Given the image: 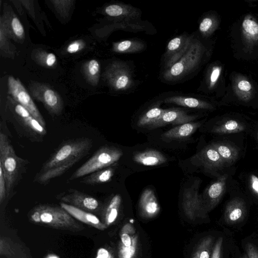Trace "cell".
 <instances>
[{
	"instance_id": "cell-17",
	"label": "cell",
	"mask_w": 258,
	"mask_h": 258,
	"mask_svg": "<svg viewBox=\"0 0 258 258\" xmlns=\"http://www.w3.org/2000/svg\"><path fill=\"white\" fill-rule=\"evenodd\" d=\"M139 208L142 215L147 218L154 217L159 213L160 206L154 191L151 188H146L142 192Z\"/></svg>"
},
{
	"instance_id": "cell-16",
	"label": "cell",
	"mask_w": 258,
	"mask_h": 258,
	"mask_svg": "<svg viewBox=\"0 0 258 258\" xmlns=\"http://www.w3.org/2000/svg\"><path fill=\"white\" fill-rule=\"evenodd\" d=\"M244 43L248 48L258 45V22L251 15H246L241 24Z\"/></svg>"
},
{
	"instance_id": "cell-46",
	"label": "cell",
	"mask_w": 258,
	"mask_h": 258,
	"mask_svg": "<svg viewBox=\"0 0 258 258\" xmlns=\"http://www.w3.org/2000/svg\"><path fill=\"white\" fill-rule=\"evenodd\" d=\"M49 258H58V257H57L56 256H51Z\"/></svg>"
},
{
	"instance_id": "cell-26",
	"label": "cell",
	"mask_w": 258,
	"mask_h": 258,
	"mask_svg": "<svg viewBox=\"0 0 258 258\" xmlns=\"http://www.w3.org/2000/svg\"><path fill=\"white\" fill-rule=\"evenodd\" d=\"M105 13L109 16L125 18H135L139 16L137 9L123 4H113L105 8Z\"/></svg>"
},
{
	"instance_id": "cell-22",
	"label": "cell",
	"mask_w": 258,
	"mask_h": 258,
	"mask_svg": "<svg viewBox=\"0 0 258 258\" xmlns=\"http://www.w3.org/2000/svg\"><path fill=\"white\" fill-rule=\"evenodd\" d=\"M218 152L225 166L233 164L239 157V151L235 146L226 142H217L211 144Z\"/></svg>"
},
{
	"instance_id": "cell-4",
	"label": "cell",
	"mask_w": 258,
	"mask_h": 258,
	"mask_svg": "<svg viewBox=\"0 0 258 258\" xmlns=\"http://www.w3.org/2000/svg\"><path fill=\"white\" fill-rule=\"evenodd\" d=\"M8 108L12 121L16 130L33 142H41L47 132L43 126L22 105L16 101L11 102Z\"/></svg>"
},
{
	"instance_id": "cell-25",
	"label": "cell",
	"mask_w": 258,
	"mask_h": 258,
	"mask_svg": "<svg viewBox=\"0 0 258 258\" xmlns=\"http://www.w3.org/2000/svg\"><path fill=\"white\" fill-rule=\"evenodd\" d=\"M40 99L51 114L59 115L61 113L62 104L60 98L53 90L45 89Z\"/></svg>"
},
{
	"instance_id": "cell-27",
	"label": "cell",
	"mask_w": 258,
	"mask_h": 258,
	"mask_svg": "<svg viewBox=\"0 0 258 258\" xmlns=\"http://www.w3.org/2000/svg\"><path fill=\"white\" fill-rule=\"evenodd\" d=\"M111 166L89 174L81 182L85 184L95 185L109 181L114 173V169Z\"/></svg>"
},
{
	"instance_id": "cell-1",
	"label": "cell",
	"mask_w": 258,
	"mask_h": 258,
	"mask_svg": "<svg viewBox=\"0 0 258 258\" xmlns=\"http://www.w3.org/2000/svg\"><path fill=\"white\" fill-rule=\"evenodd\" d=\"M93 146L92 140L80 138L61 144L44 162L34 181L44 184L59 177L86 156Z\"/></svg>"
},
{
	"instance_id": "cell-36",
	"label": "cell",
	"mask_w": 258,
	"mask_h": 258,
	"mask_svg": "<svg viewBox=\"0 0 258 258\" xmlns=\"http://www.w3.org/2000/svg\"><path fill=\"white\" fill-rule=\"evenodd\" d=\"M7 197L6 182L3 170L0 165V203L2 204Z\"/></svg>"
},
{
	"instance_id": "cell-28",
	"label": "cell",
	"mask_w": 258,
	"mask_h": 258,
	"mask_svg": "<svg viewBox=\"0 0 258 258\" xmlns=\"http://www.w3.org/2000/svg\"><path fill=\"white\" fill-rule=\"evenodd\" d=\"M245 130L246 125L243 123L235 119H227L215 126L212 132L219 134H229L242 132Z\"/></svg>"
},
{
	"instance_id": "cell-42",
	"label": "cell",
	"mask_w": 258,
	"mask_h": 258,
	"mask_svg": "<svg viewBox=\"0 0 258 258\" xmlns=\"http://www.w3.org/2000/svg\"><path fill=\"white\" fill-rule=\"evenodd\" d=\"M95 258H113V257L107 249L105 248H100L98 250Z\"/></svg>"
},
{
	"instance_id": "cell-37",
	"label": "cell",
	"mask_w": 258,
	"mask_h": 258,
	"mask_svg": "<svg viewBox=\"0 0 258 258\" xmlns=\"http://www.w3.org/2000/svg\"><path fill=\"white\" fill-rule=\"evenodd\" d=\"M12 27L15 34L21 37L24 34V28L19 20L17 17H14L12 21Z\"/></svg>"
},
{
	"instance_id": "cell-6",
	"label": "cell",
	"mask_w": 258,
	"mask_h": 258,
	"mask_svg": "<svg viewBox=\"0 0 258 258\" xmlns=\"http://www.w3.org/2000/svg\"><path fill=\"white\" fill-rule=\"evenodd\" d=\"M204 50L202 44L194 39L184 54L170 68L166 69L163 78L168 81H173L182 78L198 66Z\"/></svg>"
},
{
	"instance_id": "cell-41",
	"label": "cell",
	"mask_w": 258,
	"mask_h": 258,
	"mask_svg": "<svg viewBox=\"0 0 258 258\" xmlns=\"http://www.w3.org/2000/svg\"><path fill=\"white\" fill-rule=\"evenodd\" d=\"M99 70V64L98 62L95 60L92 59L90 60L88 64V71L91 75H97Z\"/></svg>"
},
{
	"instance_id": "cell-43",
	"label": "cell",
	"mask_w": 258,
	"mask_h": 258,
	"mask_svg": "<svg viewBox=\"0 0 258 258\" xmlns=\"http://www.w3.org/2000/svg\"><path fill=\"white\" fill-rule=\"evenodd\" d=\"M80 43L77 42H75L71 44L68 47L67 50L70 53H75L78 51L80 49Z\"/></svg>"
},
{
	"instance_id": "cell-15",
	"label": "cell",
	"mask_w": 258,
	"mask_h": 258,
	"mask_svg": "<svg viewBox=\"0 0 258 258\" xmlns=\"http://www.w3.org/2000/svg\"><path fill=\"white\" fill-rule=\"evenodd\" d=\"M246 207L239 198H234L227 204L224 211V220L228 224H234L243 220L246 215Z\"/></svg>"
},
{
	"instance_id": "cell-8",
	"label": "cell",
	"mask_w": 258,
	"mask_h": 258,
	"mask_svg": "<svg viewBox=\"0 0 258 258\" xmlns=\"http://www.w3.org/2000/svg\"><path fill=\"white\" fill-rule=\"evenodd\" d=\"M106 78L111 87L116 90H126L134 84L128 67L123 62L111 63L106 72Z\"/></svg>"
},
{
	"instance_id": "cell-40",
	"label": "cell",
	"mask_w": 258,
	"mask_h": 258,
	"mask_svg": "<svg viewBox=\"0 0 258 258\" xmlns=\"http://www.w3.org/2000/svg\"><path fill=\"white\" fill-rule=\"evenodd\" d=\"M246 255L248 258H258V247L251 243L245 245Z\"/></svg>"
},
{
	"instance_id": "cell-45",
	"label": "cell",
	"mask_w": 258,
	"mask_h": 258,
	"mask_svg": "<svg viewBox=\"0 0 258 258\" xmlns=\"http://www.w3.org/2000/svg\"><path fill=\"white\" fill-rule=\"evenodd\" d=\"M241 258H248L247 255L246 254H244L242 257Z\"/></svg>"
},
{
	"instance_id": "cell-31",
	"label": "cell",
	"mask_w": 258,
	"mask_h": 258,
	"mask_svg": "<svg viewBox=\"0 0 258 258\" xmlns=\"http://www.w3.org/2000/svg\"><path fill=\"white\" fill-rule=\"evenodd\" d=\"M165 111V109L158 107L150 108L139 119L137 125L139 127H149L154 123Z\"/></svg>"
},
{
	"instance_id": "cell-29",
	"label": "cell",
	"mask_w": 258,
	"mask_h": 258,
	"mask_svg": "<svg viewBox=\"0 0 258 258\" xmlns=\"http://www.w3.org/2000/svg\"><path fill=\"white\" fill-rule=\"evenodd\" d=\"M121 202V198L118 194L114 195L109 201L104 211V220L106 225H110L116 220Z\"/></svg>"
},
{
	"instance_id": "cell-2",
	"label": "cell",
	"mask_w": 258,
	"mask_h": 258,
	"mask_svg": "<svg viewBox=\"0 0 258 258\" xmlns=\"http://www.w3.org/2000/svg\"><path fill=\"white\" fill-rule=\"evenodd\" d=\"M32 222L58 229L81 230V225L61 207L43 204L33 208L29 213Z\"/></svg>"
},
{
	"instance_id": "cell-13",
	"label": "cell",
	"mask_w": 258,
	"mask_h": 258,
	"mask_svg": "<svg viewBox=\"0 0 258 258\" xmlns=\"http://www.w3.org/2000/svg\"><path fill=\"white\" fill-rule=\"evenodd\" d=\"M196 157L205 168L210 170H221L226 167L220 155L211 144L203 148Z\"/></svg>"
},
{
	"instance_id": "cell-32",
	"label": "cell",
	"mask_w": 258,
	"mask_h": 258,
	"mask_svg": "<svg viewBox=\"0 0 258 258\" xmlns=\"http://www.w3.org/2000/svg\"><path fill=\"white\" fill-rule=\"evenodd\" d=\"M213 243V237H205L198 244L192 253V258H211Z\"/></svg>"
},
{
	"instance_id": "cell-38",
	"label": "cell",
	"mask_w": 258,
	"mask_h": 258,
	"mask_svg": "<svg viewBox=\"0 0 258 258\" xmlns=\"http://www.w3.org/2000/svg\"><path fill=\"white\" fill-rule=\"evenodd\" d=\"M248 183L250 190L255 196L258 197V176L254 174H250Z\"/></svg>"
},
{
	"instance_id": "cell-12",
	"label": "cell",
	"mask_w": 258,
	"mask_h": 258,
	"mask_svg": "<svg viewBox=\"0 0 258 258\" xmlns=\"http://www.w3.org/2000/svg\"><path fill=\"white\" fill-rule=\"evenodd\" d=\"M183 209L190 219H195L201 212L203 204L197 190L191 188L184 190L182 200Z\"/></svg>"
},
{
	"instance_id": "cell-47",
	"label": "cell",
	"mask_w": 258,
	"mask_h": 258,
	"mask_svg": "<svg viewBox=\"0 0 258 258\" xmlns=\"http://www.w3.org/2000/svg\"><path fill=\"white\" fill-rule=\"evenodd\" d=\"M256 137H257V140H258V132H257V133Z\"/></svg>"
},
{
	"instance_id": "cell-9",
	"label": "cell",
	"mask_w": 258,
	"mask_h": 258,
	"mask_svg": "<svg viewBox=\"0 0 258 258\" xmlns=\"http://www.w3.org/2000/svg\"><path fill=\"white\" fill-rule=\"evenodd\" d=\"M63 203L93 213L101 210V205L95 198L76 189H70L60 196Z\"/></svg>"
},
{
	"instance_id": "cell-21",
	"label": "cell",
	"mask_w": 258,
	"mask_h": 258,
	"mask_svg": "<svg viewBox=\"0 0 258 258\" xmlns=\"http://www.w3.org/2000/svg\"><path fill=\"white\" fill-rule=\"evenodd\" d=\"M133 160L136 163L146 166H157L167 161L166 158L162 153L154 149L136 153L133 156Z\"/></svg>"
},
{
	"instance_id": "cell-35",
	"label": "cell",
	"mask_w": 258,
	"mask_h": 258,
	"mask_svg": "<svg viewBox=\"0 0 258 258\" xmlns=\"http://www.w3.org/2000/svg\"><path fill=\"white\" fill-rule=\"evenodd\" d=\"M222 68L219 66H214L211 71L209 78V88L214 87L221 75Z\"/></svg>"
},
{
	"instance_id": "cell-44",
	"label": "cell",
	"mask_w": 258,
	"mask_h": 258,
	"mask_svg": "<svg viewBox=\"0 0 258 258\" xmlns=\"http://www.w3.org/2000/svg\"><path fill=\"white\" fill-rule=\"evenodd\" d=\"M56 61L55 55L52 53H49L46 57V64L49 67L52 66Z\"/></svg>"
},
{
	"instance_id": "cell-39",
	"label": "cell",
	"mask_w": 258,
	"mask_h": 258,
	"mask_svg": "<svg viewBox=\"0 0 258 258\" xmlns=\"http://www.w3.org/2000/svg\"><path fill=\"white\" fill-rule=\"evenodd\" d=\"M223 238L219 237L213 247L211 258H221Z\"/></svg>"
},
{
	"instance_id": "cell-20",
	"label": "cell",
	"mask_w": 258,
	"mask_h": 258,
	"mask_svg": "<svg viewBox=\"0 0 258 258\" xmlns=\"http://www.w3.org/2000/svg\"><path fill=\"white\" fill-rule=\"evenodd\" d=\"M227 176L221 175L207 188L206 195L209 202V208H213L220 201L225 192Z\"/></svg>"
},
{
	"instance_id": "cell-3",
	"label": "cell",
	"mask_w": 258,
	"mask_h": 258,
	"mask_svg": "<svg viewBox=\"0 0 258 258\" xmlns=\"http://www.w3.org/2000/svg\"><path fill=\"white\" fill-rule=\"evenodd\" d=\"M25 161L16 154L8 137L0 134V165L6 182L7 197L13 191L24 172Z\"/></svg>"
},
{
	"instance_id": "cell-10",
	"label": "cell",
	"mask_w": 258,
	"mask_h": 258,
	"mask_svg": "<svg viewBox=\"0 0 258 258\" xmlns=\"http://www.w3.org/2000/svg\"><path fill=\"white\" fill-rule=\"evenodd\" d=\"M193 40L192 35H182L170 40L164 55L166 69L173 66L184 54Z\"/></svg>"
},
{
	"instance_id": "cell-33",
	"label": "cell",
	"mask_w": 258,
	"mask_h": 258,
	"mask_svg": "<svg viewBox=\"0 0 258 258\" xmlns=\"http://www.w3.org/2000/svg\"><path fill=\"white\" fill-rule=\"evenodd\" d=\"M217 26V21L214 17L207 16L201 22L199 31L204 36H209L216 29Z\"/></svg>"
},
{
	"instance_id": "cell-30",
	"label": "cell",
	"mask_w": 258,
	"mask_h": 258,
	"mask_svg": "<svg viewBox=\"0 0 258 258\" xmlns=\"http://www.w3.org/2000/svg\"><path fill=\"white\" fill-rule=\"evenodd\" d=\"M144 48V43L136 40H126L114 43L113 50L118 53H135L141 51Z\"/></svg>"
},
{
	"instance_id": "cell-11",
	"label": "cell",
	"mask_w": 258,
	"mask_h": 258,
	"mask_svg": "<svg viewBox=\"0 0 258 258\" xmlns=\"http://www.w3.org/2000/svg\"><path fill=\"white\" fill-rule=\"evenodd\" d=\"M197 117L198 115H189L179 108L165 109L160 118L148 128L154 129L169 124L180 125L191 122Z\"/></svg>"
},
{
	"instance_id": "cell-5",
	"label": "cell",
	"mask_w": 258,
	"mask_h": 258,
	"mask_svg": "<svg viewBox=\"0 0 258 258\" xmlns=\"http://www.w3.org/2000/svg\"><path fill=\"white\" fill-rule=\"evenodd\" d=\"M122 155V152L118 148L101 147L72 174L69 180H74L109 167L119 160Z\"/></svg>"
},
{
	"instance_id": "cell-19",
	"label": "cell",
	"mask_w": 258,
	"mask_h": 258,
	"mask_svg": "<svg viewBox=\"0 0 258 258\" xmlns=\"http://www.w3.org/2000/svg\"><path fill=\"white\" fill-rule=\"evenodd\" d=\"M1 254L7 258H31L24 246L7 238H1Z\"/></svg>"
},
{
	"instance_id": "cell-14",
	"label": "cell",
	"mask_w": 258,
	"mask_h": 258,
	"mask_svg": "<svg viewBox=\"0 0 258 258\" xmlns=\"http://www.w3.org/2000/svg\"><path fill=\"white\" fill-rule=\"evenodd\" d=\"M60 206L64 209L73 217L85 224L99 230H104L106 225L101 222L98 218L93 213L82 210L70 205L61 202Z\"/></svg>"
},
{
	"instance_id": "cell-23",
	"label": "cell",
	"mask_w": 258,
	"mask_h": 258,
	"mask_svg": "<svg viewBox=\"0 0 258 258\" xmlns=\"http://www.w3.org/2000/svg\"><path fill=\"white\" fill-rule=\"evenodd\" d=\"M165 103H173L178 105L198 109H212L213 106L205 101L192 97L175 96L166 98Z\"/></svg>"
},
{
	"instance_id": "cell-18",
	"label": "cell",
	"mask_w": 258,
	"mask_h": 258,
	"mask_svg": "<svg viewBox=\"0 0 258 258\" xmlns=\"http://www.w3.org/2000/svg\"><path fill=\"white\" fill-rule=\"evenodd\" d=\"M201 122H189L180 124L166 131L162 135L164 139L174 140L187 139L201 126Z\"/></svg>"
},
{
	"instance_id": "cell-7",
	"label": "cell",
	"mask_w": 258,
	"mask_h": 258,
	"mask_svg": "<svg viewBox=\"0 0 258 258\" xmlns=\"http://www.w3.org/2000/svg\"><path fill=\"white\" fill-rule=\"evenodd\" d=\"M8 87L9 92L14 100L24 107L43 126L45 127L44 119L20 81L13 76L9 77Z\"/></svg>"
},
{
	"instance_id": "cell-34",
	"label": "cell",
	"mask_w": 258,
	"mask_h": 258,
	"mask_svg": "<svg viewBox=\"0 0 258 258\" xmlns=\"http://www.w3.org/2000/svg\"><path fill=\"white\" fill-rule=\"evenodd\" d=\"M137 244L138 236L137 234L135 235L133 243L130 246H125L120 243L118 250L119 258H135Z\"/></svg>"
},
{
	"instance_id": "cell-24",
	"label": "cell",
	"mask_w": 258,
	"mask_h": 258,
	"mask_svg": "<svg viewBox=\"0 0 258 258\" xmlns=\"http://www.w3.org/2000/svg\"><path fill=\"white\" fill-rule=\"evenodd\" d=\"M233 90L238 98L243 101L251 100L254 95V88L245 77L239 76L233 82Z\"/></svg>"
}]
</instances>
